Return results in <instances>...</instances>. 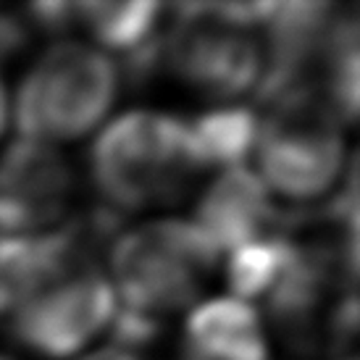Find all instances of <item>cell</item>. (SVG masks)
<instances>
[{
  "label": "cell",
  "mask_w": 360,
  "mask_h": 360,
  "mask_svg": "<svg viewBox=\"0 0 360 360\" xmlns=\"http://www.w3.org/2000/svg\"><path fill=\"white\" fill-rule=\"evenodd\" d=\"M121 71L103 51L63 40L42 53L16 95L21 137L40 142L77 140L92 131L119 95Z\"/></svg>",
  "instance_id": "obj_5"
},
{
  "label": "cell",
  "mask_w": 360,
  "mask_h": 360,
  "mask_svg": "<svg viewBox=\"0 0 360 360\" xmlns=\"http://www.w3.org/2000/svg\"><path fill=\"white\" fill-rule=\"evenodd\" d=\"M337 113L319 87L284 92L258 119V179L290 200H316L345 169V137Z\"/></svg>",
  "instance_id": "obj_4"
},
{
  "label": "cell",
  "mask_w": 360,
  "mask_h": 360,
  "mask_svg": "<svg viewBox=\"0 0 360 360\" xmlns=\"http://www.w3.org/2000/svg\"><path fill=\"white\" fill-rule=\"evenodd\" d=\"M110 279L98 263L71 266L37 284L11 310V337L45 358H69L108 329L116 313Z\"/></svg>",
  "instance_id": "obj_6"
},
{
  "label": "cell",
  "mask_w": 360,
  "mask_h": 360,
  "mask_svg": "<svg viewBox=\"0 0 360 360\" xmlns=\"http://www.w3.org/2000/svg\"><path fill=\"white\" fill-rule=\"evenodd\" d=\"M84 360H137L131 352H121V350H113V347H108V350H101L95 352V355H90V358Z\"/></svg>",
  "instance_id": "obj_13"
},
{
  "label": "cell",
  "mask_w": 360,
  "mask_h": 360,
  "mask_svg": "<svg viewBox=\"0 0 360 360\" xmlns=\"http://www.w3.org/2000/svg\"><path fill=\"white\" fill-rule=\"evenodd\" d=\"M274 3H187L163 34V66L195 92L229 103L263 77V27Z\"/></svg>",
  "instance_id": "obj_2"
},
{
  "label": "cell",
  "mask_w": 360,
  "mask_h": 360,
  "mask_svg": "<svg viewBox=\"0 0 360 360\" xmlns=\"http://www.w3.org/2000/svg\"><path fill=\"white\" fill-rule=\"evenodd\" d=\"M181 360H269L258 313L234 297L202 302L184 323Z\"/></svg>",
  "instance_id": "obj_9"
},
{
  "label": "cell",
  "mask_w": 360,
  "mask_h": 360,
  "mask_svg": "<svg viewBox=\"0 0 360 360\" xmlns=\"http://www.w3.org/2000/svg\"><path fill=\"white\" fill-rule=\"evenodd\" d=\"M95 187L113 213L176 202L202 174L187 119L155 110L124 113L101 131L90 150Z\"/></svg>",
  "instance_id": "obj_1"
},
{
  "label": "cell",
  "mask_w": 360,
  "mask_h": 360,
  "mask_svg": "<svg viewBox=\"0 0 360 360\" xmlns=\"http://www.w3.org/2000/svg\"><path fill=\"white\" fill-rule=\"evenodd\" d=\"M287 250H290V237L284 231H276L266 240L245 245L226 255V281L234 292V300H263V295L279 276Z\"/></svg>",
  "instance_id": "obj_12"
},
{
  "label": "cell",
  "mask_w": 360,
  "mask_h": 360,
  "mask_svg": "<svg viewBox=\"0 0 360 360\" xmlns=\"http://www.w3.org/2000/svg\"><path fill=\"white\" fill-rule=\"evenodd\" d=\"M258 119V113L245 105H221L187 119L192 150L198 155L202 174L210 169L226 171L245 166L255 148Z\"/></svg>",
  "instance_id": "obj_10"
},
{
  "label": "cell",
  "mask_w": 360,
  "mask_h": 360,
  "mask_svg": "<svg viewBox=\"0 0 360 360\" xmlns=\"http://www.w3.org/2000/svg\"><path fill=\"white\" fill-rule=\"evenodd\" d=\"M160 11L158 3H77L71 24L84 27L103 48L129 56L160 34Z\"/></svg>",
  "instance_id": "obj_11"
},
{
  "label": "cell",
  "mask_w": 360,
  "mask_h": 360,
  "mask_svg": "<svg viewBox=\"0 0 360 360\" xmlns=\"http://www.w3.org/2000/svg\"><path fill=\"white\" fill-rule=\"evenodd\" d=\"M266 184L248 166L219 171L190 221L213 252L224 258L245 245L281 231Z\"/></svg>",
  "instance_id": "obj_8"
},
{
  "label": "cell",
  "mask_w": 360,
  "mask_h": 360,
  "mask_svg": "<svg viewBox=\"0 0 360 360\" xmlns=\"http://www.w3.org/2000/svg\"><path fill=\"white\" fill-rule=\"evenodd\" d=\"M77 192L69 158L51 142L19 137L0 155V234L40 237L66 221Z\"/></svg>",
  "instance_id": "obj_7"
},
{
  "label": "cell",
  "mask_w": 360,
  "mask_h": 360,
  "mask_svg": "<svg viewBox=\"0 0 360 360\" xmlns=\"http://www.w3.org/2000/svg\"><path fill=\"white\" fill-rule=\"evenodd\" d=\"M219 260L190 221L160 219L113 240L110 287L121 310L160 323L200 297Z\"/></svg>",
  "instance_id": "obj_3"
},
{
  "label": "cell",
  "mask_w": 360,
  "mask_h": 360,
  "mask_svg": "<svg viewBox=\"0 0 360 360\" xmlns=\"http://www.w3.org/2000/svg\"><path fill=\"white\" fill-rule=\"evenodd\" d=\"M0 360H11V358H6V355H0Z\"/></svg>",
  "instance_id": "obj_15"
},
{
  "label": "cell",
  "mask_w": 360,
  "mask_h": 360,
  "mask_svg": "<svg viewBox=\"0 0 360 360\" xmlns=\"http://www.w3.org/2000/svg\"><path fill=\"white\" fill-rule=\"evenodd\" d=\"M345 360H352V358H345Z\"/></svg>",
  "instance_id": "obj_16"
},
{
  "label": "cell",
  "mask_w": 360,
  "mask_h": 360,
  "mask_svg": "<svg viewBox=\"0 0 360 360\" xmlns=\"http://www.w3.org/2000/svg\"><path fill=\"white\" fill-rule=\"evenodd\" d=\"M6 119H8V105H6V92H3V84H0V134L6 129Z\"/></svg>",
  "instance_id": "obj_14"
}]
</instances>
